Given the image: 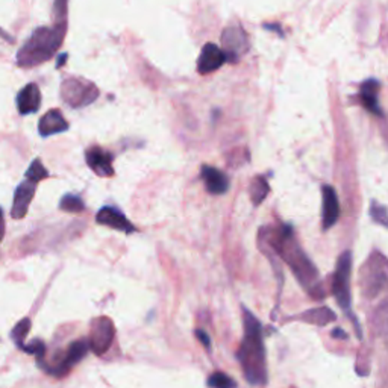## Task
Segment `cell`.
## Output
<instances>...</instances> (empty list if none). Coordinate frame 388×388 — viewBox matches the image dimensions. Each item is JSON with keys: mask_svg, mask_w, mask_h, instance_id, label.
<instances>
[{"mask_svg": "<svg viewBox=\"0 0 388 388\" xmlns=\"http://www.w3.org/2000/svg\"><path fill=\"white\" fill-rule=\"evenodd\" d=\"M261 234L265 235V243L269 247V252L278 255L281 260L290 265L294 276L298 278L302 287L308 291L312 299L321 300L325 299L326 291L323 289L320 279V273L317 270L308 255L302 251L298 240L294 237L293 226L281 225L276 229H264Z\"/></svg>", "mask_w": 388, "mask_h": 388, "instance_id": "1", "label": "cell"}, {"mask_svg": "<svg viewBox=\"0 0 388 388\" xmlns=\"http://www.w3.org/2000/svg\"><path fill=\"white\" fill-rule=\"evenodd\" d=\"M243 310L244 337L237 352V359L244 373L246 381L251 385L267 384V358L263 337V325L252 311L246 307Z\"/></svg>", "mask_w": 388, "mask_h": 388, "instance_id": "2", "label": "cell"}, {"mask_svg": "<svg viewBox=\"0 0 388 388\" xmlns=\"http://www.w3.org/2000/svg\"><path fill=\"white\" fill-rule=\"evenodd\" d=\"M67 32V23H55L53 26L36 27L22 49L17 53V66L23 69L36 67L53 58L61 48Z\"/></svg>", "mask_w": 388, "mask_h": 388, "instance_id": "3", "label": "cell"}, {"mask_svg": "<svg viewBox=\"0 0 388 388\" xmlns=\"http://www.w3.org/2000/svg\"><path fill=\"white\" fill-rule=\"evenodd\" d=\"M387 285V258L381 252H372L359 272V287L367 299H375Z\"/></svg>", "mask_w": 388, "mask_h": 388, "instance_id": "4", "label": "cell"}, {"mask_svg": "<svg viewBox=\"0 0 388 388\" xmlns=\"http://www.w3.org/2000/svg\"><path fill=\"white\" fill-rule=\"evenodd\" d=\"M350 273H352V254L346 251L340 255L337 261V269L332 281V293L341 308L346 311L347 316H352L350 305H352V294H350Z\"/></svg>", "mask_w": 388, "mask_h": 388, "instance_id": "5", "label": "cell"}, {"mask_svg": "<svg viewBox=\"0 0 388 388\" xmlns=\"http://www.w3.org/2000/svg\"><path fill=\"white\" fill-rule=\"evenodd\" d=\"M99 96V90L93 84L81 78H69L61 84V97L71 108H84L93 104Z\"/></svg>", "mask_w": 388, "mask_h": 388, "instance_id": "6", "label": "cell"}, {"mask_svg": "<svg viewBox=\"0 0 388 388\" xmlns=\"http://www.w3.org/2000/svg\"><path fill=\"white\" fill-rule=\"evenodd\" d=\"M90 350V343L88 338H79L69 346L66 355H62L57 364H52L44 367L43 370L46 373H50L53 376H64L70 372L71 367H75L78 363H81L84 359Z\"/></svg>", "mask_w": 388, "mask_h": 388, "instance_id": "7", "label": "cell"}, {"mask_svg": "<svg viewBox=\"0 0 388 388\" xmlns=\"http://www.w3.org/2000/svg\"><path fill=\"white\" fill-rule=\"evenodd\" d=\"M116 337L114 323L108 317H97L91 321L90 329V349L93 350L96 355H104L108 352V349L113 345V340Z\"/></svg>", "mask_w": 388, "mask_h": 388, "instance_id": "8", "label": "cell"}, {"mask_svg": "<svg viewBox=\"0 0 388 388\" xmlns=\"http://www.w3.org/2000/svg\"><path fill=\"white\" fill-rule=\"evenodd\" d=\"M221 43H223L221 50L226 55V61L230 62H237L249 50L247 34L238 25H230L226 27L221 34Z\"/></svg>", "mask_w": 388, "mask_h": 388, "instance_id": "9", "label": "cell"}, {"mask_svg": "<svg viewBox=\"0 0 388 388\" xmlns=\"http://www.w3.org/2000/svg\"><path fill=\"white\" fill-rule=\"evenodd\" d=\"M85 161L88 167L93 170L97 176L109 178L114 174L113 161L114 156L111 152L102 149L100 146H93L85 152Z\"/></svg>", "mask_w": 388, "mask_h": 388, "instance_id": "10", "label": "cell"}, {"mask_svg": "<svg viewBox=\"0 0 388 388\" xmlns=\"http://www.w3.org/2000/svg\"><path fill=\"white\" fill-rule=\"evenodd\" d=\"M39 182L25 179L20 186L15 188L14 193V202H13V209H11V217L15 220H20L27 214V209L31 207V202L35 196V190Z\"/></svg>", "mask_w": 388, "mask_h": 388, "instance_id": "11", "label": "cell"}, {"mask_svg": "<svg viewBox=\"0 0 388 388\" xmlns=\"http://www.w3.org/2000/svg\"><path fill=\"white\" fill-rule=\"evenodd\" d=\"M96 221L99 225L108 226L111 229L120 230L125 234H134L137 228L126 219L122 211L117 209L116 207H104L96 216Z\"/></svg>", "mask_w": 388, "mask_h": 388, "instance_id": "12", "label": "cell"}, {"mask_svg": "<svg viewBox=\"0 0 388 388\" xmlns=\"http://www.w3.org/2000/svg\"><path fill=\"white\" fill-rule=\"evenodd\" d=\"M323 202H321V225L323 229L328 230L334 226L340 219V202L337 191L331 186H323L321 188Z\"/></svg>", "mask_w": 388, "mask_h": 388, "instance_id": "13", "label": "cell"}, {"mask_svg": "<svg viewBox=\"0 0 388 388\" xmlns=\"http://www.w3.org/2000/svg\"><path fill=\"white\" fill-rule=\"evenodd\" d=\"M225 62H228L225 52L221 50L217 44L207 43L200 52V57L198 61V71L200 75H208V73L219 70Z\"/></svg>", "mask_w": 388, "mask_h": 388, "instance_id": "14", "label": "cell"}, {"mask_svg": "<svg viewBox=\"0 0 388 388\" xmlns=\"http://www.w3.org/2000/svg\"><path fill=\"white\" fill-rule=\"evenodd\" d=\"M380 88H381V84L377 79L370 78L364 81L361 84V88H359V100H361L363 106L368 111V113L384 118L385 114L380 105Z\"/></svg>", "mask_w": 388, "mask_h": 388, "instance_id": "15", "label": "cell"}, {"mask_svg": "<svg viewBox=\"0 0 388 388\" xmlns=\"http://www.w3.org/2000/svg\"><path fill=\"white\" fill-rule=\"evenodd\" d=\"M15 104L18 113L22 116L39 113V109L41 106V91L39 85L27 84L25 88H22L15 97Z\"/></svg>", "mask_w": 388, "mask_h": 388, "instance_id": "16", "label": "cell"}, {"mask_svg": "<svg viewBox=\"0 0 388 388\" xmlns=\"http://www.w3.org/2000/svg\"><path fill=\"white\" fill-rule=\"evenodd\" d=\"M200 178L205 182V188L209 194H225L229 190L228 174L211 165H202Z\"/></svg>", "mask_w": 388, "mask_h": 388, "instance_id": "17", "label": "cell"}, {"mask_svg": "<svg viewBox=\"0 0 388 388\" xmlns=\"http://www.w3.org/2000/svg\"><path fill=\"white\" fill-rule=\"evenodd\" d=\"M69 127H70V125L67 120L64 118L61 111L50 109L41 117L40 125H39V132L41 137H50L55 134L66 132Z\"/></svg>", "mask_w": 388, "mask_h": 388, "instance_id": "18", "label": "cell"}, {"mask_svg": "<svg viewBox=\"0 0 388 388\" xmlns=\"http://www.w3.org/2000/svg\"><path fill=\"white\" fill-rule=\"evenodd\" d=\"M289 320H300V321H305V323H310V325L328 326L331 321L337 320V316L331 308L320 307V308H312V310L305 311V312L299 314V316L290 317Z\"/></svg>", "mask_w": 388, "mask_h": 388, "instance_id": "19", "label": "cell"}, {"mask_svg": "<svg viewBox=\"0 0 388 388\" xmlns=\"http://www.w3.org/2000/svg\"><path fill=\"white\" fill-rule=\"evenodd\" d=\"M269 193H270V186L264 176L254 178V181L251 182V187H249V194H251V199L255 207L260 205Z\"/></svg>", "mask_w": 388, "mask_h": 388, "instance_id": "20", "label": "cell"}, {"mask_svg": "<svg viewBox=\"0 0 388 388\" xmlns=\"http://www.w3.org/2000/svg\"><path fill=\"white\" fill-rule=\"evenodd\" d=\"M60 209L66 212H73V214H78L85 209V203L76 194H66L60 202Z\"/></svg>", "mask_w": 388, "mask_h": 388, "instance_id": "21", "label": "cell"}, {"mask_svg": "<svg viewBox=\"0 0 388 388\" xmlns=\"http://www.w3.org/2000/svg\"><path fill=\"white\" fill-rule=\"evenodd\" d=\"M29 331H31V320L29 319L20 320L14 326V329L11 331V338L14 340V343L18 347H22L25 345V340H26L27 334H29Z\"/></svg>", "mask_w": 388, "mask_h": 388, "instance_id": "22", "label": "cell"}, {"mask_svg": "<svg viewBox=\"0 0 388 388\" xmlns=\"http://www.w3.org/2000/svg\"><path fill=\"white\" fill-rule=\"evenodd\" d=\"M26 178L31 181H35V182H40L46 178H49V172L44 167L40 160H34L32 164L29 165V169H27V172H26Z\"/></svg>", "mask_w": 388, "mask_h": 388, "instance_id": "23", "label": "cell"}, {"mask_svg": "<svg viewBox=\"0 0 388 388\" xmlns=\"http://www.w3.org/2000/svg\"><path fill=\"white\" fill-rule=\"evenodd\" d=\"M207 385L214 388H230V387H237V382L233 380V377H229L226 373L217 372L209 376Z\"/></svg>", "mask_w": 388, "mask_h": 388, "instance_id": "24", "label": "cell"}, {"mask_svg": "<svg viewBox=\"0 0 388 388\" xmlns=\"http://www.w3.org/2000/svg\"><path fill=\"white\" fill-rule=\"evenodd\" d=\"M370 217L376 221V223H380L381 226L387 228L388 226V221H387V208L384 205H380V203L377 202H372V205H370Z\"/></svg>", "mask_w": 388, "mask_h": 388, "instance_id": "25", "label": "cell"}, {"mask_svg": "<svg viewBox=\"0 0 388 388\" xmlns=\"http://www.w3.org/2000/svg\"><path fill=\"white\" fill-rule=\"evenodd\" d=\"M69 0H55L53 13L57 17V23H67V8Z\"/></svg>", "mask_w": 388, "mask_h": 388, "instance_id": "26", "label": "cell"}, {"mask_svg": "<svg viewBox=\"0 0 388 388\" xmlns=\"http://www.w3.org/2000/svg\"><path fill=\"white\" fill-rule=\"evenodd\" d=\"M194 335H196L199 338L200 343L205 346L208 350H211V340H209V335L207 334L205 331H202V329H196L194 331Z\"/></svg>", "mask_w": 388, "mask_h": 388, "instance_id": "27", "label": "cell"}, {"mask_svg": "<svg viewBox=\"0 0 388 388\" xmlns=\"http://www.w3.org/2000/svg\"><path fill=\"white\" fill-rule=\"evenodd\" d=\"M331 335H332V338H335V340H340V338L341 340H347L349 338V335L341 328H335L334 331L331 332Z\"/></svg>", "mask_w": 388, "mask_h": 388, "instance_id": "28", "label": "cell"}, {"mask_svg": "<svg viewBox=\"0 0 388 388\" xmlns=\"http://www.w3.org/2000/svg\"><path fill=\"white\" fill-rule=\"evenodd\" d=\"M5 237V219H4V211L0 208V242H2Z\"/></svg>", "mask_w": 388, "mask_h": 388, "instance_id": "29", "label": "cell"}, {"mask_svg": "<svg viewBox=\"0 0 388 388\" xmlns=\"http://www.w3.org/2000/svg\"><path fill=\"white\" fill-rule=\"evenodd\" d=\"M0 36H2V39H4V40H6L8 43H14V39H13V36L9 35V34H6V32L2 29V27H0Z\"/></svg>", "mask_w": 388, "mask_h": 388, "instance_id": "30", "label": "cell"}, {"mask_svg": "<svg viewBox=\"0 0 388 388\" xmlns=\"http://www.w3.org/2000/svg\"><path fill=\"white\" fill-rule=\"evenodd\" d=\"M67 58V53H64L62 55V57H60V62H58V67H61L62 66V62H64V60H66Z\"/></svg>", "mask_w": 388, "mask_h": 388, "instance_id": "31", "label": "cell"}]
</instances>
